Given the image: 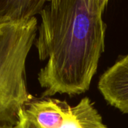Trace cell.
<instances>
[{"label":"cell","instance_id":"obj_1","mask_svg":"<svg viewBox=\"0 0 128 128\" xmlns=\"http://www.w3.org/2000/svg\"><path fill=\"white\" fill-rule=\"evenodd\" d=\"M107 0L47 1L34 45L47 61L38 74L42 97L81 94L90 88L105 50Z\"/></svg>","mask_w":128,"mask_h":128},{"label":"cell","instance_id":"obj_2","mask_svg":"<svg viewBox=\"0 0 128 128\" xmlns=\"http://www.w3.org/2000/svg\"><path fill=\"white\" fill-rule=\"evenodd\" d=\"M38 27L36 17L0 26V128H14L33 98L27 88L26 64Z\"/></svg>","mask_w":128,"mask_h":128},{"label":"cell","instance_id":"obj_3","mask_svg":"<svg viewBox=\"0 0 128 128\" xmlns=\"http://www.w3.org/2000/svg\"><path fill=\"white\" fill-rule=\"evenodd\" d=\"M14 128H109L88 97L75 106L51 97H33L23 107Z\"/></svg>","mask_w":128,"mask_h":128},{"label":"cell","instance_id":"obj_4","mask_svg":"<svg viewBox=\"0 0 128 128\" xmlns=\"http://www.w3.org/2000/svg\"><path fill=\"white\" fill-rule=\"evenodd\" d=\"M98 88L108 104L128 114V55L104 72Z\"/></svg>","mask_w":128,"mask_h":128},{"label":"cell","instance_id":"obj_5","mask_svg":"<svg viewBox=\"0 0 128 128\" xmlns=\"http://www.w3.org/2000/svg\"><path fill=\"white\" fill-rule=\"evenodd\" d=\"M45 0H0V26L26 22L39 14Z\"/></svg>","mask_w":128,"mask_h":128}]
</instances>
